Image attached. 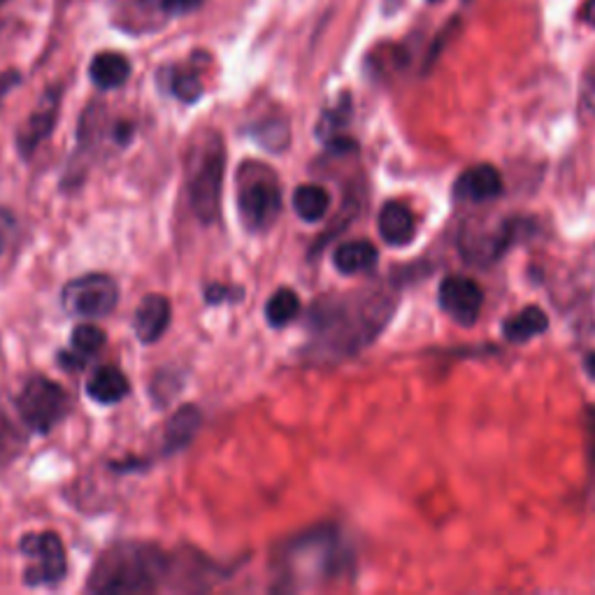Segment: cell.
<instances>
[{"label": "cell", "instance_id": "obj_27", "mask_svg": "<svg viewBox=\"0 0 595 595\" xmlns=\"http://www.w3.org/2000/svg\"><path fill=\"white\" fill-rule=\"evenodd\" d=\"M205 3V0H161V6L170 14H189Z\"/></svg>", "mask_w": 595, "mask_h": 595}, {"label": "cell", "instance_id": "obj_32", "mask_svg": "<svg viewBox=\"0 0 595 595\" xmlns=\"http://www.w3.org/2000/svg\"><path fill=\"white\" fill-rule=\"evenodd\" d=\"M584 370L588 372V378L595 380V351H591V354L584 359Z\"/></svg>", "mask_w": 595, "mask_h": 595}, {"label": "cell", "instance_id": "obj_2", "mask_svg": "<svg viewBox=\"0 0 595 595\" xmlns=\"http://www.w3.org/2000/svg\"><path fill=\"white\" fill-rule=\"evenodd\" d=\"M172 567V559L157 544L117 542L107 546L86 582L89 593L140 595L157 593Z\"/></svg>", "mask_w": 595, "mask_h": 595}, {"label": "cell", "instance_id": "obj_5", "mask_svg": "<svg viewBox=\"0 0 595 595\" xmlns=\"http://www.w3.org/2000/svg\"><path fill=\"white\" fill-rule=\"evenodd\" d=\"M237 212L247 231L261 233L275 224L281 212V184L273 168L258 161H245L237 170Z\"/></svg>", "mask_w": 595, "mask_h": 595}, {"label": "cell", "instance_id": "obj_15", "mask_svg": "<svg viewBox=\"0 0 595 595\" xmlns=\"http://www.w3.org/2000/svg\"><path fill=\"white\" fill-rule=\"evenodd\" d=\"M130 391V382L117 365H100L86 380V395L98 405H117Z\"/></svg>", "mask_w": 595, "mask_h": 595}, {"label": "cell", "instance_id": "obj_7", "mask_svg": "<svg viewBox=\"0 0 595 595\" xmlns=\"http://www.w3.org/2000/svg\"><path fill=\"white\" fill-rule=\"evenodd\" d=\"M19 549L29 561L24 570V582L29 586H54L65 577V572H68L65 546L61 538L52 531L24 535Z\"/></svg>", "mask_w": 595, "mask_h": 595}, {"label": "cell", "instance_id": "obj_10", "mask_svg": "<svg viewBox=\"0 0 595 595\" xmlns=\"http://www.w3.org/2000/svg\"><path fill=\"white\" fill-rule=\"evenodd\" d=\"M437 300L449 319L460 326H472L484 307V291L470 277L449 275L439 284Z\"/></svg>", "mask_w": 595, "mask_h": 595}, {"label": "cell", "instance_id": "obj_18", "mask_svg": "<svg viewBox=\"0 0 595 595\" xmlns=\"http://www.w3.org/2000/svg\"><path fill=\"white\" fill-rule=\"evenodd\" d=\"M89 75L103 92L119 89L130 77V61L119 52H103L92 61Z\"/></svg>", "mask_w": 595, "mask_h": 595}, {"label": "cell", "instance_id": "obj_17", "mask_svg": "<svg viewBox=\"0 0 595 595\" xmlns=\"http://www.w3.org/2000/svg\"><path fill=\"white\" fill-rule=\"evenodd\" d=\"M198 428H201V410L193 407V405H187L180 412H174L170 416V422L166 424L163 454H174V451H182L184 447H189Z\"/></svg>", "mask_w": 595, "mask_h": 595}, {"label": "cell", "instance_id": "obj_13", "mask_svg": "<svg viewBox=\"0 0 595 595\" xmlns=\"http://www.w3.org/2000/svg\"><path fill=\"white\" fill-rule=\"evenodd\" d=\"M170 317H172L170 300L166 296H159V294H149L140 302L138 312H136V321H134L138 340L145 344L161 340V336L170 326Z\"/></svg>", "mask_w": 595, "mask_h": 595}, {"label": "cell", "instance_id": "obj_20", "mask_svg": "<svg viewBox=\"0 0 595 595\" xmlns=\"http://www.w3.org/2000/svg\"><path fill=\"white\" fill-rule=\"evenodd\" d=\"M105 344V333L94 323H82L73 330V351L61 354V365L65 368H82L86 361L94 359Z\"/></svg>", "mask_w": 595, "mask_h": 595}, {"label": "cell", "instance_id": "obj_26", "mask_svg": "<svg viewBox=\"0 0 595 595\" xmlns=\"http://www.w3.org/2000/svg\"><path fill=\"white\" fill-rule=\"evenodd\" d=\"M580 115L586 121H595V61L588 65L580 86Z\"/></svg>", "mask_w": 595, "mask_h": 595}, {"label": "cell", "instance_id": "obj_12", "mask_svg": "<svg viewBox=\"0 0 595 595\" xmlns=\"http://www.w3.org/2000/svg\"><path fill=\"white\" fill-rule=\"evenodd\" d=\"M502 193V178L491 163H479L460 172L454 182V198L458 203H489Z\"/></svg>", "mask_w": 595, "mask_h": 595}, {"label": "cell", "instance_id": "obj_3", "mask_svg": "<svg viewBox=\"0 0 595 595\" xmlns=\"http://www.w3.org/2000/svg\"><path fill=\"white\" fill-rule=\"evenodd\" d=\"M342 563L344 554L333 528L302 533L275 551V567L284 588H302L315 580H328L338 575Z\"/></svg>", "mask_w": 595, "mask_h": 595}, {"label": "cell", "instance_id": "obj_8", "mask_svg": "<svg viewBox=\"0 0 595 595\" xmlns=\"http://www.w3.org/2000/svg\"><path fill=\"white\" fill-rule=\"evenodd\" d=\"M119 286L109 275H84L63 286L61 302L73 317L100 319L117 307Z\"/></svg>", "mask_w": 595, "mask_h": 595}, {"label": "cell", "instance_id": "obj_29", "mask_svg": "<svg viewBox=\"0 0 595 595\" xmlns=\"http://www.w3.org/2000/svg\"><path fill=\"white\" fill-rule=\"evenodd\" d=\"M19 73L17 71H8V73H0V103H3V98L14 89V86L19 84Z\"/></svg>", "mask_w": 595, "mask_h": 595}, {"label": "cell", "instance_id": "obj_22", "mask_svg": "<svg viewBox=\"0 0 595 595\" xmlns=\"http://www.w3.org/2000/svg\"><path fill=\"white\" fill-rule=\"evenodd\" d=\"M298 315H300V298L294 289H289V286H281V289H277L266 302V321L273 328L289 326Z\"/></svg>", "mask_w": 595, "mask_h": 595}, {"label": "cell", "instance_id": "obj_4", "mask_svg": "<svg viewBox=\"0 0 595 595\" xmlns=\"http://www.w3.org/2000/svg\"><path fill=\"white\" fill-rule=\"evenodd\" d=\"M226 174V145L219 134L198 138L187 153L189 205L203 226L214 224L222 214V193Z\"/></svg>", "mask_w": 595, "mask_h": 595}, {"label": "cell", "instance_id": "obj_23", "mask_svg": "<svg viewBox=\"0 0 595 595\" xmlns=\"http://www.w3.org/2000/svg\"><path fill=\"white\" fill-rule=\"evenodd\" d=\"M349 117H351V103H349V96H344L336 107L326 109V113L321 115L319 138H323L328 147L340 142V140H344L340 134H342V128L347 126Z\"/></svg>", "mask_w": 595, "mask_h": 595}, {"label": "cell", "instance_id": "obj_24", "mask_svg": "<svg viewBox=\"0 0 595 595\" xmlns=\"http://www.w3.org/2000/svg\"><path fill=\"white\" fill-rule=\"evenodd\" d=\"M254 136L263 147H268L273 151H281L286 145L291 142V130H289V124H286L284 119L263 121L261 126L254 128Z\"/></svg>", "mask_w": 595, "mask_h": 595}, {"label": "cell", "instance_id": "obj_9", "mask_svg": "<svg viewBox=\"0 0 595 595\" xmlns=\"http://www.w3.org/2000/svg\"><path fill=\"white\" fill-rule=\"evenodd\" d=\"M514 240V224L510 219L500 222H484V219H472L460 229L458 249L472 266H489L498 261Z\"/></svg>", "mask_w": 595, "mask_h": 595}, {"label": "cell", "instance_id": "obj_28", "mask_svg": "<svg viewBox=\"0 0 595 595\" xmlns=\"http://www.w3.org/2000/svg\"><path fill=\"white\" fill-rule=\"evenodd\" d=\"M12 231H14V216H12V212L6 210V208H0V254L6 252Z\"/></svg>", "mask_w": 595, "mask_h": 595}, {"label": "cell", "instance_id": "obj_6", "mask_svg": "<svg viewBox=\"0 0 595 595\" xmlns=\"http://www.w3.org/2000/svg\"><path fill=\"white\" fill-rule=\"evenodd\" d=\"M68 393L50 378H31L17 399V410L26 426L38 433H50L68 414Z\"/></svg>", "mask_w": 595, "mask_h": 595}, {"label": "cell", "instance_id": "obj_14", "mask_svg": "<svg viewBox=\"0 0 595 595\" xmlns=\"http://www.w3.org/2000/svg\"><path fill=\"white\" fill-rule=\"evenodd\" d=\"M380 226V235L391 247H405L414 240L416 235V219L412 214V210L403 203H386L380 212L378 219Z\"/></svg>", "mask_w": 595, "mask_h": 595}, {"label": "cell", "instance_id": "obj_33", "mask_svg": "<svg viewBox=\"0 0 595 595\" xmlns=\"http://www.w3.org/2000/svg\"><path fill=\"white\" fill-rule=\"evenodd\" d=\"M6 3V0H0V6H3Z\"/></svg>", "mask_w": 595, "mask_h": 595}, {"label": "cell", "instance_id": "obj_21", "mask_svg": "<svg viewBox=\"0 0 595 595\" xmlns=\"http://www.w3.org/2000/svg\"><path fill=\"white\" fill-rule=\"evenodd\" d=\"M330 208V193L319 184H302L294 191V210L307 224H317Z\"/></svg>", "mask_w": 595, "mask_h": 595}, {"label": "cell", "instance_id": "obj_19", "mask_svg": "<svg viewBox=\"0 0 595 595\" xmlns=\"http://www.w3.org/2000/svg\"><path fill=\"white\" fill-rule=\"evenodd\" d=\"M549 328V317L538 305H528L521 312L512 315L502 323V336L507 342H528L542 336Z\"/></svg>", "mask_w": 595, "mask_h": 595}, {"label": "cell", "instance_id": "obj_11", "mask_svg": "<svg viewBox=\"0 0 595 595\" xmlns=\"http://www.w3.org/2000/svg\"><path fill=\"white\" fill-rule=\"evenodd\" d=\"M59 109H61V86H52V89H47L45 96L40 98L38 107L29 115V119L21 124L17 134V147L24 157H31V153L52 136L59 119Z\"/></svg>", "mask_w": 595, "mask_h": 595}, {"label": "cell", "instance_id": "obj_34", "mask_svg": "<svg viewBox=\"0 0 595 595\" xmlns=\"http://www.w3.org/2000/svg\"><path fill=\"white\" fill-rule=\"evenodd\" d=\"M431 3H437V0H431Z\"/></svg>", "mask_w": 595, "mask_h": 595}, {"label": "cell", "instance_id": "obj_30", "mask_svg": "<svg viewBox=\"0 0 595 595\" xmlns=\"http://www.w3.org/2000/svg\"><path fill=\"white\" fill-rule=\"evenodd\" d=\"M586 435H588V456L595 463V407H588V424H586Z\"/></svg>", "mask_w": 595, "mask_h": 595}, {"label": "cell", "instance_id": "obj_1", "mask_svg": "<svg viewBox=\"0 0 595 595\" xmlns=\"http://www.w3.org/2000/svg\"><path fill=\"white\" fill-rule=\"evenodd\" d=\"M393 312L391 298L384 294H349L340 298H321L310 312V351L321 359H340L357 354L378 338Z\"/></svg>", "mask_w": 595, "mask_h": 595}, {"label": "cell", "instance_id": "obj_25", "mask_svg": "<svg viewBox=\"0 0 595 595\" xmlns=\"http://www.w3.org/2000/svg\"><path fill=\"white\" fill-rule=\"evenodd\" d=\"M172 94L184 103H195L203 96V84L201 77L191 71H178L172 75Z\"/></svg>", "mask_w": 595, "mask_h": 595}, {"label": "cell", "instance_id": "obj_16", "mask_svg": "<svg viewBox=\"0 0 595 595\" xmlns=\"http://www.w3.org/2000/svg\"><path fill=\"white\" fill-rule=\"evenodd\" d=\"M378 258H380L378 247H374L372 242H368V240L342 242V245L333 254V263H336L338 273L347 275V277L370 273L374 266H378Z\"/></svg>", "mask_w": 595, "mask_h": 595}, {"label": "cell", "instance_id": "obj_31", "mask_svg": "<svg viewBox=\"0 0 595 595\" xmlns=\"http://www.w3.org/2000/svg\"><path fill=\"white\" fill-rule=\"evenodd\" d=\"M582 21L588 26L595 29V0H586L584 8H582Z\"/></svg>", "mask_w": 595, "mask_h": 595}]
</instances>
